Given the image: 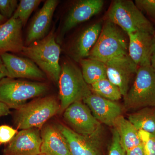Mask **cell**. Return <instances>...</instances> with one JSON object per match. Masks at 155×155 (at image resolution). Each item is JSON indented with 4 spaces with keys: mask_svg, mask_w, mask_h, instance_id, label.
Listing matches in <instances>:
<instances>
[{
    "mask_svg": "<svg viewBox=\"0 0 155 155\" xmlns=\"http://www.w3.org/2000/svg\"><path fill=\"white\" fill-rule=\"evenodd\" d=\"M41 137L40 129L21 130L4 150V155H38L41 154Z\"/></svg>",
    "mask_w": 155,
    "mask_h": 155,
    "instance_id": "obj_11",
    "label": "cell"
},
{
    "mask_svg": "<svg viewBox=\"0 0 155 155\" xmlns=\"http://www.w3.org/2000/svg\"><path fill=\"white\" fill-rule=\"evenodd\" d=\"M126 37L119 27L108 20L88 58L106 64L115 58L128 54Z\"/></svg>",
    "mask_w": 155,
    "mask_h": 155,
    "instance_id": "obj_5",
    "label": "cell"
},
{
    "mask_svg": "<svg viewBox=\"0 0 155 155\" xmlns=\"http://www.w3.org/2000/svg\"><path fill=\"white\" fill-rule=\"evenodd\" d=\"M107 17L108 20L127 34L137 31L155 33L152 23L132 1H115L109 9Z\"/></svg>",
    "mask_w": 155,
    "mask_h": 155,
    "instance_id": "obj_7",
    "label": "cell"
},
{
    "mask_svg": "<svg viewBox=\"0 0 155 155\" xmlns=\"http://www.w3.org/2000/svg\"><path fill=\"white\" fill-rule=\"evenodd\" d=\"M83 101L97 121L108 126L114 127L116 119L122 115V109L119 104L94 93L89 95Z\"/></svg>",
    "mask_w": 155,
    "mask_h": 155,
    "instance_id": "obj_15",
    "label": "cell"
},
{
    "mask_svg": "<svg viewBox=\"0 0 155 155\" xmlns=\"http://www.w3.org/2000/svg\"><path fill=\"white\" fill-rule=\"evenodd\" d=\"M59 2L58 0H47L35 14L28 27L25 46L40 40L48 35L54 12Z\"/></svg>",
    "mask_w": 155,
    "mask_h": 155,
    "instance_id": "obj_12",
    "label": "cell"
},
{
    "mask_svg": "<svg viewBox=\"0 0 155 155\" xmlns=\"http://www.w3.org/2000/svg\"><path fill=\"white\" fill-rule=\"evenodd\" d=\"M8 70L0 55V81L4 78L8 77Z\"/></svg>",
    "mask_w": 155,
    "mask_h": 155,
    "instance_id": "obj_31",
    "label": "cell"
},
{
    "mask_svg": "<svg viewBox=\"0 0 155 155\" xmlns=\"http://www.w3.org/2000/svg\"><path fill=\"white\" fill-rule=\"evenodd\" d=\"M22 22L11 17L0 25V55L5 53H22L24 46Z\"/></svg>",
    "mask_w": 155,
    "mask_h": 155,
    "instance_id": "obj_16",
    "label": "cell"
},
{
    "mask_svg": "<svg viewBox=\"0 0 155 155\" xmlns=\"http://www.w3.org/2000/svg\"><path fill=\"white\" fill-rule=\"evenodd\" d=\"M7 20H8V19L5 18V17L0 13V25L5 23V22H6V21H7Z\"/></svg>",
    "mask_w": 155,
    "mask_h": 155,
    "instance_id": "obj_34",
    "label": "cell"
},
{
    "mask_svg": "<svg viewBox=\"0 0 155 155\" xmlns=\"http://www.w3.org/2000/svg\"><path fill=\"white\" fill-rule=\"evenodd\" d=\"M41 154L71 155L68 143L58 125L47 124L41 128Z\"/></svg>",
    "mask_w": 155,
    "mask_h": 155,
    "instance_id": "obj_17",
    "label": "cell"
},
{
    "mask_svg": "<svg viewBox=\"0 0 155 155\" xmlns=\"http://www.w3.org/2000/svg\"><path fill=\"white\" fill-rule=\"evenodd\" d=\"M155 34L143 31L127 33L129 38L128 55L138 67L150 65Z\"/></svg>",
    "mask_w": 155,
    "mask_h": 155,
    "instance_id": "obj_14",
    "label": "cell"
},
{
    "mask_svg": "<svg viewBox=\"0 0 155 155\" xmlns=\"http://www.w3.org/2000/svg\"><path fill=\"white\" fill-rule=\"evenodd\" d=\"M138 134L144 155H155V134L143 130H138Z\"/></svg>",
    "mask_w": 155,
    "mask_h": 155,
    "instance_id": "obj_25",
    "label": "cell"
},
{
    "mask_svg": "<svg viewBox=\"0 0 155 155\" xmlns=\"http://www.w3.org/2000/svg\"><path fill=\"white\" fill-rule=\"evenodd\" d=\"M61 53L54 30L44 38L24 47L22 52L55 83L58 82L61 72L59 62Z\"/></svg>",
    "mask_w": 155,
    "mask_h": 155,
    "instance_id": "obj_1",
    "label": "cell"
},
{
    "mask_svg": "<svg viewBox=\"0 0 155 155\" xmlns=\"http://www.w3.org/2000/svg\"><path fill=\"white\" fill-rule=\"evenodd\" d=\"M128 110L155 107V72L150 65L138 67L133 84L124 97Z\"/></svg>",
    "mask_w": 155,
    "mask_h": 155,
    "instance_id": "obj_6",
    "label": "cell"
},
{
    "mask_svg": "<svg viewBox=\"0 0 155 155\" xmlns=\"http://www.w3.org/2000/svg\"><path fill=\"white\" fill-rule=\"evenodd\" d=\"M17 134V129L7 125L0 126V144L10 143Z\"/></svg>",
    "mask_w": 155,
    "mask_h": 155,
    "instance_id": "obj_29",
    "label": "cell"
},
{
    "mask_svg": "<svg viewBox=\"0 0 155 155\" xmlns=\"http://www.w3.org/2000/svg\"><path fill=\"white\" fill-rule=\"evenodd\" d=\"M58 84L60 110L59 114L73 103L82 101L91 94V90L84 79L82 72L72 62L66 61L61 65Z\"/></svg>",
    "mask_w": 155,
    "mask_h": 155,
    "instance_id": "obj_3",
    "label": "cell"
},
{
    "mask_svg": "<svg viewBox=\"0 0 155 155\" xmlns=\"http://www.w3.org/2000/svg\"><path fill=\"white\" fill-rule=\"evenodd\" d=\"M48 90V84L44 82L4 78L0 81V102L17 110L28 100L43 95Z\"/></svg>",
    "mask_w": 155,
    "mask_h": 155,
    "instance_id": "obj_4",
    "label": "cell"
},
{
    "mask_svg": "<svg viewBox=\"0 0 155 155\" xmlns=\"http://www.w3.org/2000/svg\"><path fill=\"white\" fill-rule=\"evenodd\" d=\"M91 85V91L95 94L107 99L116 101L122 98V95L119 88L107 78L99 81Z\"/></svg>",
    "mask_w": 155,
    "mask_h": 155,
    "instance_id": "obj_23",
    "label": "cell"
},
{
    "mask_svg": "<svg viewBox=\"0 0 155 155\" xmlns=\"http://www.w3.org/2000/svg\"><path fill=\"white\" fill-rule=\"evenodd\" d=\"M10 113V108L5 104L0 102V117L7 116Z\"/></svg>",
    "mask_w": 155,
    "mask_h": 155,
    "instance_id": "obj_32",
    "label": "cell"
},
{
    "mask_svg": "<svg viewBox=\"0 0 155 155\" xmlns=\"http://www.w3.org/2000/svg\"><path fill=\"white\" fill-rule=\"evenodd\" d=\"M135 3L141 12L155 19V0H136Z\"/></svg>",
    "mask_w": 155,
    "mask_h": 155,
    "instance_id": "obj_28",
    "label": "cell"
},
{
    "mask_svg": "<svg viewBox=\"0 0 155 155\" xmlns=\"http://www.w3.org/2000/svg\"><path fill=\"white\" fill-rule=\"evenodd\" d=\"M114 127L119 134L121 145L125 152L141 144L138 130L122 115L116 119Z\"/></svg>",
    "mask_w": 155,
    "mask_h": 155,
    "instance_id": "obj_20",
    "label": "cell"
},
{
    "mask_svg": "<svg viewBox=\"0 0 155 155\" xmlns=\"http://www.w3.org/2000/svg\"><path fill=\"white\" fill-rule=\"evenodd\" d=\"M1 56L8 70L9 78L42 81L47 77L37 65L28 58L18 57L9 53H5Z\"/></svg>",
    "mask_w": 155,
    "mask_h": 155,
    "instance_id": "obj_13",
    "label": "cell"
},
{
    "mask_svg": "<svg viewBox=\"0 0 155 155\" xmlns=\"http://www.w3.org/2000/svg\"><path fill=\"white\" fill-rule=\"evenodd\" d=\"M58 128L67 139L71 155H101L98 145L63 124Z\"/></svg>",
    "mask_w": 155,
    "mask_h": 155,
    "instance_id": "obj_19",
    "label": "cell"
},
{
    "mask_svg": "<svg viewBox=\"0 0 155 155\" xmlns=\"http://www.w3.org/2000/svg\"><path fill=\"white\" fill-rule=\"evenodd\" d=\"M104 2L102 0H81L76 2L68 12L64 20L57 42L80 23L87 21L101 11Z\"/></svg>",
    "mask_w": 155,
    "mask_h": 155,
    "instance_id": "obj_10",
    "label": "cell"
},
{
    "mask_svg": "<svg viewBox=\"0 0 155 155\" xmlns=\"http://www.w3.org/2000/svg\"><path fill=\"white\" fill-rule=\"evenodd\" d=\"M107 78L117 86L122 96L129 90L130 79L136 74L138 67L129 55L115 58L106 63Z\"/></svg>",
    "mask_w": 155,
    "mask_h": 155,
    "instance_id": "obj_9",
    "label": "cell"
},
{
    "mask_svg": "<svg viewBox=\"0 0 155 155\" xmlns=\"http://www.w3.org/2000/svg\"><path fill=\"white\" fill-rule=\"evenodd\" d=\"M126 155H144L142 144H140L126 152Z\"/></svg>",
    "mask_w": 155,
    "mask_h": 155,
    "instance_id": "obj_30",
    "label": "cell"
},
{
    "mask_svg": "<svg viewBox=\"0 0 155 155\" xmlns=\"http://www.w3.org/2000/svg\"><path fill=\"white\" fill-rule=\"evenodd\" d=\"M102 27L101 23H95L80 34L70 49V55L75 61L79 62L88 58L99 38Z\"/></svg>",
    "mask_w": 155,
    "mask_h": 155,
    "instance_id": "obj_18",
    "label": "cell"
},
{
    "mask_svg": "<svg viewBox=\"0 0 155 155\" xmlns=\"http://www.w3.org/2000/svg\"><path fill=\"white\" fill-rule=\"evenodd\" d=\"M18 5L17 0H0V13L7 19H11Z\"/></svg>",
    "mask_w": 155,
    "mask_h": 155,
    "instance_id": "obj_26",
    "label": "cell"
},
{
    "mask_svg": "<svg viewBox=\"0 0 155 155\" xmlns=\"http://www.w3.org/2000/svg\"><path fill=\"white\" fill-rule=\"evenodd\" d=\"M41 2L40 0H21L12 17L19 19L25 26L30 15Z\"/></svg>",
    "mask_w": 155,
    "mask_h": 155,
    "instance_id": "obj_24",
    "label": "cell"
},
{
    "mask_svg": "<svg viewBox=\"0 0 155 155\" xmlns=\"http://www.w3.org/2000/svg\"><path fill=\"white\" fill-rule=\"evenodd\" d=\"M38 155H45L42 154H40Z\"/></svg>",
    "mask_w": 155,
    "mask_h": 155,
    "instance_id": "obj_35",
    "label": "cell"
},
{
    "mask_svg": "<svg viewBox=\"0 0 155 155\" xmlns=\"http://www.w3.org/2000/svg\"><path fill=\"white\" fill-rule=\"evenodd\" d=\"M128 120L137 130L155 134V107H147L130 114Z\"/></svg>",
    "mask_w": 155,
    "mask_h": 155,
    "instance_id": "obj_22",
    "label": "cell"
},
{
    "mask_svg": "<svg viewBox=\"0 0 155 155\" xmlns=\"http://www.w3.org/2000/svg\"><path fill=\"white\" fill-rule=\"evenodd\" d=\"M154 46L153 51L152 55L151 58L150 66L155 72V34L154 35Z\"/></svg>",
    "mask_w": 155,
    "mask_h": 155,
    "instance_id": "obj_33",
    "label": "cell"
},
{
    "mask_svg": "<svg viewBox=\"0 0 155 155\" xmlns=\"http://www.w3.org/2000/svg\"><path fill=\"white\" fill-rule=\"evenodd\" d=\"M79 62L84 79L87 84L91 85L107 78V67L105 63L88 58L82 59Z\"/></svg>",
    "mask_w": 155,
    "mask_h": 155,
    "instance_id": "obj_21",
    "label": "cell"
},
{
    "mask_svg": "<svg viewBox=\"0 0 155 155\" xmlns=\"http://www.w3.org/2000/svg\"><path fill=\"white\" fill-rule=\"evenodd\" d=\"M65 122L74 132L98 144L101 125L82 101L70 105L64 112Z\"/></svg>",
    "mask_w": 155,
    "mask_h": 155,
    "instance_id": "obj_8",
    "label": "cell"
},
{
    "mask_svg": "<svg viewBox=\"0 0 155 155\" xmlns=\"http://www.w3.org/2000/svg\"><path fill=\"white\" fill-rule=\"evenodd\" d=\"M108 155H126V152L121 145L119 134L115 128L112 131V141Z\"/></svg>",
    "mask_w": 155,
    "mask_h": 155,
    "instance_id": "obj_27",
    "label": "cell"
},
{
    "mask_svg": "<svg viewBox=\"0 0 155 155\" xmlns=\"http://www.w3.org/2000/svg\"><path fill=\"white\" fill-rule=\"evenodd\" d=\"M60 110V102L55 97L38 98L26 103L17 110L14 123L20 130L41 129L49 119L59 114Z\"/></svg>",
    "mask_w": 155,
    "mask_h": 155,
    "instance_id": "obj_2",
    "label": "cell"
}]
</instances>
